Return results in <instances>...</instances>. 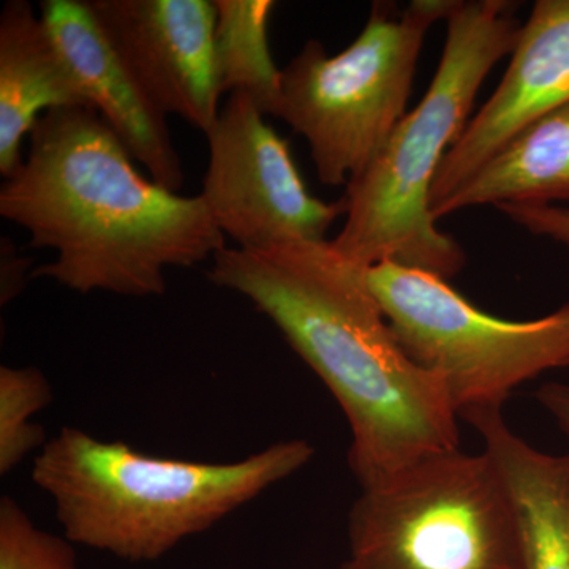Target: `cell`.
<instances>
[{"instance_id":"obj_1","label":"cell","mask_w":569,"mask_h":569,"mask_svg":"<svg viewBox=\"0 0 569 569\" xmlns=\"http://www.w3.org/2000/svg\"><path fill=\"white\" fill-rule=\"evenodd\" d=\"M208 277L249 299L335 396L350 426L348 462L362 489L460 448L447 388L400 346L367 268L331 241L224 247Z\"/></svg>"},{"instance_id":"obj_2","label":"cell","mask_w":569,"mask_h":569,"mask_svg":"<svg viewBox=\"0 0 569 569\" xmlns=\"http://www.w3.org/2000/svg\"><path fill=\"white\" fill-rule=\"evenodd\" d=\"M119 138L88 107L44 112L21 167L0 189V216L56 260L33 269L81 295L148 298L168 268H192L224 249L200 194L144 178Z\"/></svg>"},{"instance_id":"obj_3","label":"cell","mask_w":569,"mask_h":569,"mask_svg":"<svg viewBox=\"0 0 569 569\" xmlns=\"http://www.w3.org/2000/svg\"><path fill=\"white\" fill-rule=\"evenodd\" d=\"M313 455L312 445L295 438L236 462H193L63 427L33 458L32 481L51 498L73 545L153 561L290 478Z\"/></svg>"},{"instance_id":"obj_4","label":"cell","mask_w":569,"mask_h":569,"mask_svg":"<svg viewBox=\"0 0 569 569\" xmlns=\"http://www.w3.org/2000/svg\"><path fill=\"white\" fill-rule=\"evenodd\" d=\"M516 3H456L436 77L373 162L347 186L346 223L332 246L362 268L395 263L441 279L458 276L466 252L441 233L430 193L447 153L462 137L486 78L518 43Z\"/></svg>"},{"instance_id":"obj_5","label":"cell","mask_w":569,"mask_h":569,"mask_svg":"<svg viewBox=\"0 0 569 569\" xmlns=\"http://www.w3.org/2000/svg\"><path fill=\"white\" fill-rule=\"evenodd\" d=\"M458 0H415L402 13L376 2L358 39L336 56L309 40L282 70V114L309 142L318 179L348 186L406 118L430 26Z\"/></svg>"},{"instance_id":"obj_6","label":"cell","mask_w":569,"mask_h":569,"mask_svg":"<svg viewBox=\"0 0 569 569\" xmlns=\"http://www.w3.org/2000/svg\"><path fill=\"white\" fill-rule=\"evenodd\" d=\"M353 569H523L507 489L485 452H437L362 489Z\"/></svg>"},{"instance_id":"obj_7","label":"cell","mask_w":569,"mask_h":569,"mask_svg":"<svg viewBox=\"0 0 569 569\" xmlns=\"http://www.w3.org/2000/svg\"><path fill=\"white\" fill-rule=\"evenodd\" d=\"M367 279L400 346L440 378L459 418L501 410L520 385L569 366V302L537 320L509 321L419 269L381 263Z\"/></svg>"},{"instance_id":"obj_8","label":"cell","mask_w":569,"mask_h":569,"mask_svg":"<svg viewBox=\"0 0 569 569\" xmlns=\"http://www.w3.org/2000/svg\"><path fill=\"white\" fill-rule=\"evenodd\" d=\"M206 137L209 162L200 197L239 249L325 242L346 213L342 200L325 203L307 190L290 144L242 93H230Z\"/></svg>"},{"instance_id":"obj_9","label":"cell","mask_w":569,"mask_h":569,"mask_svg":"<svg viewBox=\"0 0 569 569\" xmlns=\"http://www.w3.org/2000/svg\"><path fill=\"white\" fill-rule=\"evenodd\" d=\"M91 7L157 108L208 133L223 96L216 0H92Z\"/></svg>"},{"instance_id":"obj_10","label":"cell","mask_w":569,"mask_h":569,"mask_svg":"<svg viewBox=\"0 0 569 569\" xmlns=\"http://www.w3.org/2000/svg\"><path fill=\"white\" fill-rule=\"evenodd\" d=\"M569 104V0H538L500 84L447 153L430 193V212L478 173L508 141Z\"/></svg>"},{"instance_id":"obj_11","label":"cell","mask_w":569,"mask_h":569,"mask_svg":"<svg viewBox=\"0 0 569 569\" xmlns=\"http://www.w3.org/2000/svg\"><path fill=\"white\" fill-rule=\"evenodd\" d=\"M40 18L77 78L89 107L114 132L149 178L178 192L186 176L167 126L86 0H43Z\"/></svg>"},{"instance_id":"obj_12","label":"cell","mask_w":569,"mask_h":569,"mask_svg":"<svg viewBox=\"0 0 569 569\" xmlns=\"http://www.w3.org/2000/svg\"><path fill=\"white\" fill-rule=\"evenodd\" d=\"M486 456L507 489L518 522L523 569H569V455H548L509 429L501 410L477 411Z\"/></svg>"},{"instance_id":"obj_13","label":"cell","mask_w":569,"mask_h":569,"mask_svg":"<svg viewBox=\"0 0 569 569\" xmlns=\"http://www.w3.org/2000/svg\"><path fill=\"white\" fill-rule=\"evenodd\" d=\"M89 107L47 26L26 0H9L0 14V174L21 167L22 142L41 116Z\"/></svg>"},{"instance_id":"obj_14","label":"cell","mask_w":569,"mask_h":569,"mask_svg":"<svg viewBox=\"0 0 569 569\" xmlns=\"http://www.w3.org/2000/svg\"><path fill=\"white\" fill-rule=\"evenodd\" d=\"M569 203V104L516 134L432 212L433 219L492 204Z\"/></svg>"},{"instance_id":"obj_15","label":"cell","mask_w":569,"mask_h":569,"mask_svg":"<svg viewBox=\"0 0 569 569\" xmlns=\"http://www.w3.org/2000/svg\"><path fill=\"white\" fill-rule=\"evenodd\" d=\"M216 51L223 93H242L263 116L282 114V70L269 50L272 0H216Z\"/></svg>"},{"instance_id":"obj_16","label":"cell","mask_w":569,"mask_h":569,"mask_svg":"<svg viewBox=\"0 0 569 569\" xmlns=\"http://www.w3.org/2000/svg\"><path fill=\"white\" fill-rule=\"evenodd\" d=\"M50 381L37 367H0V475L7 477L33 451L47 445L44 430L32 421L50 406Z\"/></svg>"},{"instance_id":"obj_17","label":"cell","mask_w":569,"mask_h":569,"mask_svg":"<svg viewBox=\"0 0 569 569\" xmlns=\"http://www.w3.org/2000/svg\"><path fill=\"white\" fill-rule=\"evenodd\" d=\"M0 569H78L73 542L36 526L14 498L0 500Z\"/></svg>"},{"instance_id":"obj_18","label":"cell","mask_w":569,"mask_h":569,"mask_svg":"<svg viewBox=\"0 0 569 569\" xmlns=\"http://www.w3.org/2000/svg\"><path fill=\"white\" fill-rule=\"evenodd\" d=\"M497 209L529 233L552 239L569 250V208L559 204H501Z\"/></svg>"},{"instance_id":"obj_19","label":"cell","mask_w":569,"mask_h":569,"mask_svg":"<svg viewBox=\"0 0 569 569\" xmlns=\"http://www.w3.org/2000/svg\"><path fill=\"white\" fill-rule=\"evenodd\" d=\"M11 247H2V305L10 302L24 287L26 277H31L28 274L31 258H21Z\"/></svg>"},{"instance_id":"obj_20","label":"cell","mask_w":569,"mask_h":569,"mask_svg":"<svg viewBox=\"0 0 569 569\" xmlns=\"http://www.w3.org/2000/svg\"><path fill=\"white\" fill-rule=\"evenodd\" d=\"M537 400L550 417L556 419L561 432L569 438V385L550 381L538 389Z\"/></svg>"},{"instance_id":"obj_21","label":"cell","mask_w":569,"mask_h":569,"mask_svg":"<svg viewBox=\"0 0 569 569\" xmlns=\"http://www.w3.org/2000/svg\"><path fill=\"white\" fill-rule=\"evenodd\" d=\"M339 569H353V568H351V565L348 563V561H346V563H343L342 567H340Z\"/></svg>"}]
</instances>
